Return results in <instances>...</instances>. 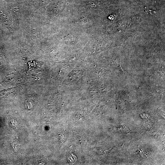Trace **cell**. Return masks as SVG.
<instances>
[{
	"label": "cell",
	"instance_id": "6da1fadb",
	"mask_svg": "<svg viewBox=\"0 0 165 165\" xmlns=\"http://www.w3.org/2000/svg\"><path fill=\"white\" fill-rule=\"evenodd\" d=\"M76 157L73 154H71L68 156V160L70 163H74L76 160Z\"/></svg>",
	"mask_w": 165,
	"mask_h": 165
}]
</instances>
